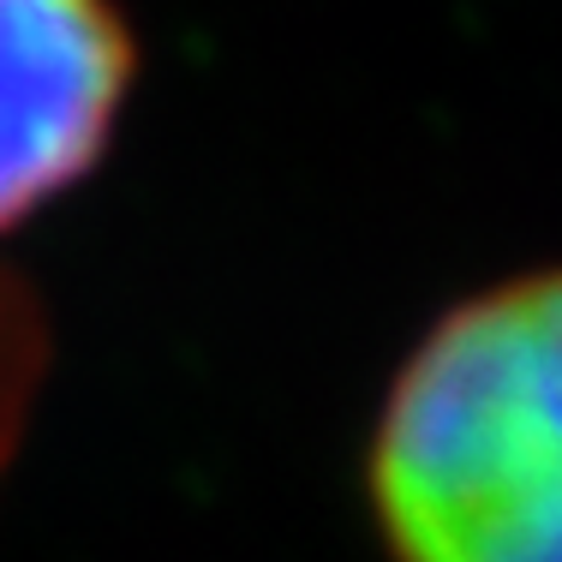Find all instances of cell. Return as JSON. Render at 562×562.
<instances>
[{
	"instance_id": "obj_1",
	"label": "cell",
	"mask_w": 562,
	"mask_h": 562,
	"mask_svg": "<svg viewBox=\"0 0 562 562\" xmlns=\"http://www.w3.org/2000/svg\"><path fill=\"white\" fill-rule=\"evenodd\" d=\"M395 562H562V270L443 312L371 437Z\"/></svg>"
},
{
	"instance_id": "obj_2",
	"label": "cell",
	"mask_w": 562,
	"mask_h": 562,
	"mask_svg": "<svg viewBox=\"0 0 562 562\" xmlns=\"http://www.w3.org/2000/svg\"><path fill=\"white\" fill-rule=\"evenodd\" d=\"M132 72L114 0H0V234L109 156Z\"/></svg>"
},
{
	"instance_id": "obj_3",
	"label": "cell",
	"mask_w": 562,
	"mask_h": 562,
	"mask_svg": "<svg viewBox=\"0 0 562 562\" xmlns=\"http://www.w3.org/2000/svg\"><path fill=\"white\" fill-rule=\"evenodd\" d=\"M43 371H48L43 305H36L12 276H0V479H7L12 454H19V437H24V425H31Z\"/></svg>"
}]
</instances>
